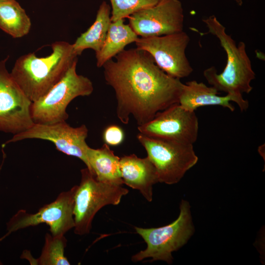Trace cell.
Masks as SVG:
<instances>
[{
    "label": "cell",
    "mask_w": 265,
    "mask_h": 265,
    "mask_svg": "<svg viewBox=\"0 0 265 265\" xmlns=\"http://www.w3.org/2000/svg\"><path fill=\"white\" fill-rule=\"evenodd\" d=\"M115 58L103 67L106 83L114 90L116 115L122 123L127 124L132 115L141 126L179 104L184 84L160 69L149 53L137 48L124 50Z\"/></svg>",
    "instance_id": "1"
},
{
    "label": "cell",
    "mask_w": 265,
    "mask_h": 265,
    "mask_svg": "<svg viewBox=\"0 0 265 265\" xmlns=\"http://www.w3.org/2000/svg\"><path fill=\"white\" fill-rule=\"evenodd\" d=\"M52 49L51 53L44 57H38L34 53L20 56L10 73L32 102L46 94L78 62L79 55L73 44L56 41Z\"/></svg>",
    "instance_id": "2"
},
{
    "label": "cell",
    "mask_w": 265,
    "mask_h": 265,
    "mask_svg": "<svg viewBox=\"0 0 265 265\" xmlns=\"http://www.w3.org/2000/svg\"><path fill=\"white\" fill-rule=\"evenodd\" d=\"M202 21L208 29L207 33L216 37L227 55L226 64L221 73L218 74L215 68L212 66L204 70V77L218 91L232 95L249 105L242 94H249L252 90L251 82L255 79V73L246 51L245 44L240 41L237 45L215 16L205 18Z\"/></svg>",
    "instance_id": "3"
},
{
    "label": "cell",
    "mask_w": 265,
    "mask_h": 265,
    "mask_svg": "<svg viewBox=\"0 0 265 265\" xmlns=\"http://www.w3.org/2000/svg\"><path fill=\"white\" fill-rule=\"evenodd\" d=\"M134 229L146 243L147 247L133 255L132 261L137 262L151 258L152 262L162 261L171 264L173 260L172 253L186 244L194 232L190 205L186 200H182L178 218L168 225L151 228L135 227Z\"/></svg>",
    "instance_id": "4"
},
{
    "label": "cell",
    "mask_w": 265,
    "mask_h": 265,
    "mask_svg": "<svg viewBox=\"0 0 265 265\" xmlns=\"http://www.w3.org/2000/svg\"><path fill=\"white\" fill-rule=\"evenodd\" d=\"M77 62L63 77L31 106V115L35 124H51L66 121L69 117L67 106L79 96H87L93 91L92 81L76 72Z\"/></svg>",
    "instance_id": "5"
},
{
    "label": "cell",
    "mask_w": 265,
    "mask_h": 265,
    "mask_svg": "<svg viewBox=\"0 0 265 265\" xmlns=\"http://www.w3.org/2000/svg\"><path fill=\"white\" fill-rule=\"evenodd\" d=\"M81 180L74 196V232L88 234L97 212L108 205H118L129 190L121 185L98 181L86 167L81 170Z\"/></svg>",
    "instance_id": "6"
},
{
    "label": "cell",
    "mask_w": 265,
    "mask_h": 265,
    "mask_svg": "<svg viewBox=\"0 0 265 265\" xmlns=\"http://www.w3.org/2000/svg\"><path fill=\"white\" fill-rule=\"evenodd\" d=\"M136 137L156 167L159 182L178 183L198 162L192 144L153 138L140 132Z\"/></svg>",
    "instance_id": "7"
},
{
    "label": "cell",
    "mask_w": 265,
    "mask_h": 265,
    "mask_svg": "<svg viewBox=\"0 0 265 265\" xmlns=\"http://www.w3.org/2000/svg\"><path fill=\"white\" fill-rule=\"evenodd\" d=\"M77 188L76 185L69 190L60 193L54 201L44 205L35 213H28L25 210L18 211L6 223L7 233L0 240L12 232L42 223L49 226L53 236L64 235L75 226L73 211Z\"/></svg>",
    "instance_id": "8"
},
{
    "label": "cell",
    "mask_w": 265,
    "mask_h": 265,
    "mask_svg": "<svg viewBox=\"0 0 265 265\" xmlns=\"http://www.w3.org/2000/svg\"><path fill=\"white\" fill-rule=\"evenodd\" d=\"M190 37L184 30L159 36L138 38L136 48L149 53L158 66L169 76L181 79L193 72L186 50Z\"/></svg>",
    "instance_id": "9"
},
{
    "label": "cell",
    "mask_w": 265,
    "mask_h": 265,
    "mask_svg": "<svg viewBox=\"0 0 265 265\" xmlns=\"http://www.w3.org/2000/svg\"><path fill=\"white\" fill-rule=\"evenodd\" d=\"M8 58L0 61V131L14 135L34 123L31 115L32 102L7 70Z\"/></svg>",
    "instance_id": "10"
},
{
    "label": "cell",
    "mask_w": 265,
    "mask_h": 265,
    "mask_svg": "<svg viewBox=\"0 0 265 265\" xmlns=\"http://www.w3.org/2000/svg\"><path fill=\"white\" fill-rule=\"evenodd\" d=\"M88 130L85 125L73 127L66 121L51 124H34L30 128L13 135L5 145L27 139H39L53 143L59 151L82 160L90 169L86 142Z\"/></svg>",
    "instance_id": "11"
},
{
    "label": "cell",
    "mask_w": 265,
    "mask_h": 265,
    "mask_svg": "<svg viewBox=\"0 0 265 265\" xmlns=\"http://www.w3.org/2000/svg\"><path fill=\"white\" fill-rule=\"evenodd\" d=\"M137 129L140 133L151 137L193 144L197 139L199 123L195 111L176 104L159 112Z\"/></svg>",
    "instance_id": "12"
},
{
    "label": "cell",
    "mask_w": 265,
    "mask_h": 265,
    "mask_svg": "<svg viewBox=\"0 0 265 265\" xmlns=\"http://www.w3.org/2000/svg\"><path fill=\"white\" fill-rule=\"evenodd\" d=\"M128 18L129 26L141 37L162 36L184 30V10L179 0H160Z\"/></svg>",
    "instance_id": "13"
},
{
    "label": "cell",
    "mask_w": 265,
    "mask_h": 265,
    "mask_svg": "<svg viewBox=\"0 0 265 265\" xmlns=\"http://www.w3.org/2000/svg\"><path fill=\"white\" fill-rule=\"evenodd\" d=\"M120 168L124 184L138 190L148 201L153 199V186L159 182L156 167L148 157L140 158L134 154L120 159Z\"/></svg>",
    "instance_id": "14"
},
{
    "label": "cell",
    "mask_w": 265,
    "mask_h": 265,
    "mask_svg": "<svg viewBox=\"0 0 265 265\" xmlns=\"http://www.w3.org/2000/svg\"><path fill=\"white\" fill-rule=\"evenodd\" d=\"M218 94V91L213 86L191 80L184 84L179 104L185 109L193 111L200 107L208 106H219L234 111L235 107L230 103L231 101L236 103L241 111L248 108L249 105L242 103L232 95L227 94L221 96Z\"/></svg>",
    "instance_id": "15"
},
{
    "label": "cell",
    "mask_w": 265,
    "mask_h": 265,
    "mask_svg": "<svg viewBox=\"0 0 265 265\" xmlns=\"http://www.w3.org/2000/svg\"><path fill=\"white\" fill-rule=\"evenodd\" d=\"M87 157L90 172L99 182L121 185L123 184L120 168V158L116 156L108 145L94 149L88 146Z\"/></svg>",
    "instance_id": "16"
},
{
    "label": "cell",
    "mask_w": 265,
    "mask_h": 265,
    "mask_svg": "<svg viewBox=\"0 0 265 265\" xmlns=\"http://www.w3.org/2000/svg\"><path fill=\"white\" fill-rule=\"evenodd\" d=\"M111 22V7L104 1L99 8L93 24L73 44L77 54L80 55L88 49L98 53L104 45Z\"/></svg>",
    "instance_id": "17"
},
{
    "label": "cell",
    "mask_w": 265,
    "mask_h": 265,
    "mask_svg": "<svg viewBox=\"0 0 265 265\" xmlns=\"http://www.w3.org/2000/svg\"><path fill=\"white\" fill-rule=\"evenodd\" d=\"M138 36L124 19L111 22L103 47L96 54V65L103 67L108 60L112 59L123 51L128 44L135 42Z\"/></svg>",
    "instance_id": "18"
},
{
    "label": "cell",
    "mask_w": 265,
    "mask_h": 265,
    "mask_svg": "<svg viewBox=\"0 0 265 265\" xmlns=\"http://www.w3.org/2000/svg\"><path fill=\"white\" fill-rule=\"evenodd\" d=\"M31 21L25 9L15 0L0 1V28L14 38L27 34Z\"/></svg>",
    "instance_id": "19"
},
{
    "label": "cell",
    "mask_w": 265,
    "mask_h": 265,
    "mask_svg": "<svg viewBox=\"0 0 265 265\" xmlns=\"http://www.w3.org/2000/svg\"><path fill=\"white\" fill-rule=\"evenodd\" d=\"M67 239L64 235L53 236L47 233L41 254L35 259L34 265H69L70 262L64 254Z\"/></svg>",
    "instance_id": "20"
},
{
    "label": "cell",
    "mask_w": 265,
    "mask_h": 265,
    "mask_svg": "<svg viewBox=\"0 0 265 265\" xmlns=\"http://www.w3.org/2000/svg\"><path fill=\"white\" fill-rule=\"evenodd\" d=\"M111 5V21L128 18L133 13L152 6L160 0H109Z\"/></svg>",
    "instance_id": "21"
},
{
    "label": "cell",
    "mask_w": 265,
    "mask_h": 265,
    "mask_svg": "<svg viewBox=\"0 0 265 265\" xmlns=\"http://www.w3.org/2000/svg\"><path fill=\"white\" fill-rule=\"evenodd\" d=\"M124 132L122 128L115 125L106 127L103 134L105 143L111 146L120 145L124 141Z\"/></svg>",
    "instance_id": "22"
},
{
    "label": "cell",
    "mask_w": 265,
    "mask_h": 265,
    "mask_svg": "<svg viewBox=\"0 0 265 265\" xmlns=\"http://www.w3.org/2000/svg\"><path fill=\"white\" fill-rule=\"evenodd\" d=\"M236 2L239 5H241L242 3V0H235Z\"/></svg>",
    "instance_id": "23"
},
{
    "label": "cell",
    "mask_w": 265,
    "mask_h": 265,
    "mask_svg": "<svg viewBox=\"0 0 265 265\" xmlns=\"http://www.w3.org/2000/svg\"><path fill=\"white\" fill-rule=\"evenodd\" d=\"M2 264H3L2 263V262H1V261L0 260V265H2Z\"/></svg>",
    "instance_id": "24"
},
{
    "label": "cell",
    "mask_w": 265,
    "mask_h": 265,
    "mask_svg": "<svg viewBox=\"0 0 265 265\" xmlns=\"http://www.w3.org/2000/svg\"><path fill=\"white\" fill-rule=\"evenodd\" d=\"M6 0H0V1H6Z\"/></svg>",
    "instance_id": "25"
}]
</instances>
